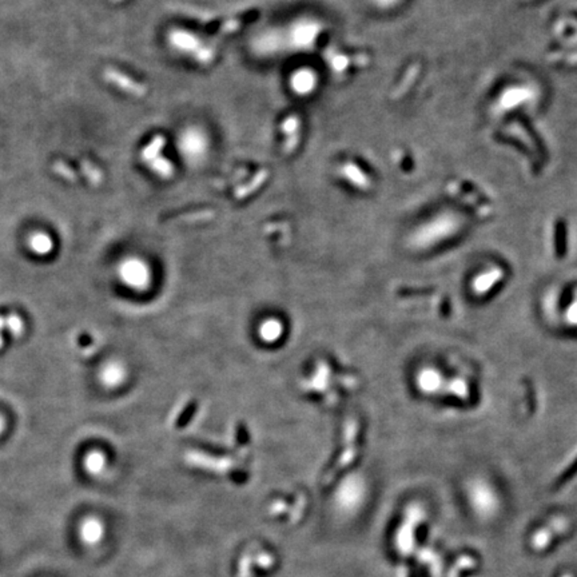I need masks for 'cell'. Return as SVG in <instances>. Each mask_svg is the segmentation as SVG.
Returning a JSON list of instances; mask_svg holds the SVG:
<instances>
[{
    "instance_id": "cell-1",
    "label": "cell",
    "mask_w": 577,
    "mask_h": 577,
    "mask_svg": "<svg viewBox=\"0 0 577 577\" xmlns=\"http://www.w3.org/2000/svg\"><path fill=\"white\" fill-rule=\"evenodd\" d=\"M461 218L452 212H443L425 219L412 231L409 246L417 251H427L443 245L461 230Z\"/></svg>"
},
{
    "instance_id": "cell-2",
    "label": "cell",
    "mask_w": 577,
    "mask_h": 577,
    "mask_svg": "<svg viewBox=\"0 0 577 577\" xmlns=\"http://www.w3.org/2000/svg\"><path fill=\"white\" fill-rule=\"evenodd\" d=\"M466 497L481 519H491L500 508V498L492 484L482 477H473L466 484Z\"/></svg>"
},
{
    "instance_id": "cell-9",
    "label": "cell",
    "mask_w": 577,
    "mask_h": 577,
    "mask_svg": "<svg viewBox=\"0 0 577 577\" xmlns=\"http://www.w3.org/2000/svg\"><path fill=\"white\" fill-rule=\"evenodd\" d=\"M6 329V318L4 317H0V349L3 347V337H1V334H3V330Z\"/></svg>"
},
{
    "instance_id": "cell-4",
    "label": "cell",
    "mask_w": 577,
    "mask_h": 577,
    "mask_svg": "<svg viewBox=\"0 0 577 577\" xmlns=\"http://www.w3.org/2000/svg\"><path fill=\"white\" fill-rule=\"evenodd\" d=\"M29 246H30V248L33 250L35 254H38V255H46L54 248V244H52V239H51L47 234H45V232H35V234H33L29 238Z\"/></svg>"
},
{
    "instance_id": "cell-10",
    "label": "cell",
    "mask_w": 577,
    "mask_h": 577,
    "mask_svg": "<svg viewBox=\"0 0 577 577\" xmlns=\"http://www.w3.org/2000/svg\"><path fill=\"white\" fill-rule=\"evenodd\" d=\"M4 428H6V420L0 416V434L4 432Z\"/></svg>"
},
{
    "instance_id": "cell-3",
    "label": "cell",
    "mask_w": 577,
    "mask_h": 577,
    "mask_svg": "<svg viewBox=\"0 0 577 577\" xmlns=\"http://www.w3.org/2000/svg\"><path fill=\"white\" fill-rule=\"evenodd\" d=\"M414 384L420 393L433 396L440 393L445 386V377L436 366H422L416 372Z\"/></svg>"
},
{
    "instance_id": "cell-6",
    "label": "cell",
    "mask_w": 577,
    "mask_h": 577,
    "mask_svg": "<svg viewBox=\"0 0 577 577\" xmlns=\"http://www.w3.org/2000/svg\"><path fill=\"white\" fill-rule=\"evenodd\" d=\"M6 328L15 337H19L23 333V321L17 315L13 314L6 318Z\"/></svg>"
},
{
    "instance_id": "cell-8",
    "label": "cell",
    "mask_w": 577,
    "mask_h": 577,
    "mask_svg": "<svg viewBox=\"0 0 577 577\" xmlns=\"http://www.w3.org/2000/svg\"><path fill=\"white\" fill-rule=\"evenodd\" d=\"M400 0H377V3H379V6H382V7H392V6H395L397 4Z\"/></svg>"
},
{
    "instance_id": "cell-7",
    "label": "cell",
    "mask_w": 577,
    "mask_h": 577,
    "mask_svg": "<svg viewBox=\"0 0 577 577\" xmlns=\"http://www.w3.org/2000/svg\"><path fill=\"white\" fill-rule=\"evenodd\" d=\"M567 321L571 325H577V299L569 305V308L567 310Z\"/></svg>"
},
{
    "instance_id": "cell-5",
    "label": "cell",
    "mask_w": 577,
    "mask_h": 577,
    "mask_svg": "<svg viewBox=\"0 0 577 577\" xmlns=\"http://www.w3.org/2000/svg\"><path fill=\"white\" fill-rule=\"evenodd\" d=\"M555 532L549 527H543L537 529L530 539V545L535 551H544L555 539Z\"/></svg>"
}]
</instances>
